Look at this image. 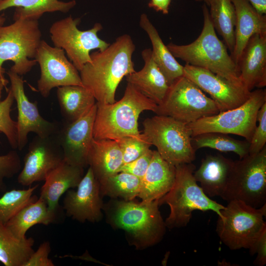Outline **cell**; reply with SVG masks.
<instances>
[{"label":"cell","instance_id":"30","mask_svg":"<svg viewBox=\"0 0 266 266\" xmlns=\"http://www.w3.org/2000/svg\"><path fill=\"white\" fill-rule=\"evenodd\" d=\"M32 238L19 239L0 225V262L5 266H24L34 251Z\"/></svg>","mask_w":266,"mask_h":266},{"label":"cell","instance_id":"21","mask_svg":"<svg viewBox=\"0 0 266 266\" xmlns=\"http://www.w3.org/2000/svg\"><path fill=\"white\" fill-rule=\"evenodd\" d=\"M141 55L144 61L143 67L126 76L127 81L159 105L163 101L169 85L154 61L151 49H143Z\"/></svg>","mask_w":266,"mask_h":266},{"label":"cell","instance_id":"26","mask_svg":"<svg viewBox=\"0 0 266 266\" xmlns=\"http://www.w3.org/2000/svg\"><path fill=\"white\" fill-rule=\"evenodd\" d=\"M140 27L148 35L152 48L153 58L165 76L169 85L184 74V66L180 64L163 42L159 33L145 13L139 19Z\"/></svg>","mask_w":266,"mask_h":266},{"label":"cell","instance_id":"35","mask_svg":"<svg viewBox=\"0 0 266 266\" xmlns=\"http://www.w3.org/2000/svg\"><path fill=\"white\" fill-rule=\"evenodd\" d=\"M15 101L10 88L5 98L0 101V132L7 138L11 147L17 149V122L10 115L12 106Z\"/></svg>","mask_w":266,"mask_h":266},{"label":"cell","instance_id":"3","mask_svg":"<svg viewBox=\"0 0 266 266\" xmlns=\"http://www.w3.org/2000/svg\"><path fill=\"white\" fill-rule=\"evenodd\" d=\"M93 127L96 139L116 140L127 136L140 137L138 120L144 111L155 112L157 104L129 83L122 99L112 103L96 102Z\"/></svg>","mask_w":266,"mask_h":266},{"label":"cell","instance_id":"33","mask_svg":"<svg viewBox=\"0 0 266 266\" xmlns=\"http://www.w3.org/2000/svg\"><path fill=\"white\" fill-rule=\"evenodd\" d=\"M141 179L124 172H118L100 184L101 195L132 200L138 197Z\"/></svg>","mask_w":266,"mask_h":266},{"label":"cell","instance_id":"34","mask_svg":"<svg viewBox=\"0 0 266 266\" xmlns=\"http://www.w3.org/2000/svg\"><path fill=\"white\" fill-rule=\"evenodd\" d=\"M38 185L27 189H12L0 198V225H5L20 210L38 198L33 193Z\"/></svg>","mask_w":266,"mask_h":266},{"label":"cell","instance_id":"31","mask_svg":"<svg viewBox=\"0 0 266 266\" xmlns=\"http://www.w3.org/2000/svg\"><path fill=\"white\" fill-rule=\"evenodd\" d=\"M209 15L216 31L231 53L235 44V10L232 0H211Z\"/></svg>","mask_w":266,"mask_h":266},{"label":"cell","instance_id":"44","mask_svg":"<svg viewBox=\"0 0 266 266\" xmlns=\"http://www.w3.org/2000/svg\"><path fill=\"white\" fill-rule=\"evenodd\" d=\"M5 70L4 68L0 67V101L1 100L2 91L3 89H5L8 92L7 86L9 83V81L4 76V73Z\"/></svg>","mask_w":266,"mask_h":266},{"label":"cell","instance_id":"2","mask_svg":"<svg viewBox=\"0 0 266 266\" xmlns=\"http://www.w3.org/2000/svg\"><path fill=\"white\" fill-rule=\"evenodd\" d=\"M203 25L198 38L186 45L170 43L166 46L176 58L191 66L209 70L239 85L241 83L237 66L224 42L217 36L211 22L208 6L202 7Z\"/></svg>","mask_w":266,"mask_h":266},{"label":"cell","instance_id":"5","mask_svg":"<svg viewBox=\"0 0 266 266\" xmlns=\"http://www.w3.org/2000/svg\"><path fill=\"white\" fill-rule=\"evenodd\" d=\"M159 200L136 202L116 200L108 211L110 223L124 230L136 247H148L161 240L166 226L159 209Z\"/></svg>","mask_w":266,"mask_h":266},{"label":"cell","instance_id":"16","mask_svg":"<svg viewBox=\"0 0 266 266\" xmlns=\"http://www.w3.org/2000/svg\"><path fill=\"white\" fill-rule=\"evenodd\" d=\"M64 161L62 147L55 135H36L29 145L17 181L23 186L44 181L48 173Z\"/></svg>","mask_w":266,"mask_h":266},{"label":"cell","instance_id":"6","mask_svg":"<svg viewBox=\"0 0 266 266\" xmlns=\"http://www.w3.org/2000/svg\"><path fill=\"white\" fill-rule=\"evenodd\" d=\"M221 214L217 221L216 232L221 242L231 250H249L266 229V203L255 208L240 200H232Z\"/></svg>","mask_w":266,"mask_h":266},{"label":"cell","instance_id":"27","mask_svg":"<svg viewBox=\"0 0 266 266\" xmlns=\"http://www.w3.org/2000/svg\"><path fill=\"white\" fill-rule=\"evenodd\" d=\"M57 212L50 209L45 201L39 197L23 207L5 225L16 237L24 239L32 227L53 223L56 220Z\"/></svg>","mask_w":266,"mask_h":266},{"label":"cell","instance_id":"7","mask_svg":"<svg viewBox=\"0 0 266 266\" xmlns=\"http://www.w3.org/2000/svg\"><path fill=\"white\" fill-rule=\"evenodd\" d=\"M143 127L144 138L169 164L176 166L195 160L192 133L187 125L169 116L156 115L144 120Z\"/></svg>","mask_w":266,"mask_h":266},{"label":"cell","instance_id":"11","mask_svg":"<svg viewBox=\"0 0 266 266\" xmlns=\"http://www.w3.org/2000/svg\"><path fill=\"white\" fill-rule=\"evenodd\" d=\"M238 200L255 208L266 202V146L260 152L234 161L227 187L221 197Z\"/></svg>","mask_w":266,"mask_h":266},{"label":"cell","instance_id":"14","mask_svg":"<svg viewBox=\"0 0 266 266\" xmlns=\"http://www.w3.org/2000/svg\"><path fill=\"white\" fill-rule=\"evenodd\" d=\"M97 103L78 119L60 123L53 134L62 148L64 160L84 168L88 166V155L93 137Z\"/></svg>","mask_w":266,"mask_h":266},{"label":"cell","instance_id":"37","mask_svg":"<svg viewBox=\"0 0 266 266\" xmlns=\"http://www.w3.org/2000/svg\"><path fill=\"white\" fill-rule=\"evenodd\" d=\"M21 169V160L16 150L10 151L5 155L0 156V192H5L6 189L4 179L12 177L17 174Z\"/></svg>","mask_w":266,"mask_h":266},{"label":"cell","instance_id":"38","mask_svg":"<svg viewBox=\"0 0 266 266\" xmlns=\"http://www.w3.org/2000/svg\"><path fill=\"white\" fill-rule=\"evenodd\" d=\"M256 126L250 141L249 154L259 153L266 147V102L259 109Z\"/></svg>","mask_w":266,"mask_h":266},{"label":"cell","instance_id":"1","mask_svg":"<svg viewBox=\"0 0 266 266\" xmlns=\"http://www.w3.org/2000/svg\"><path fill=\"white\" fill-rule=\"evenodd\" d=\"M135 46L128 34L116 38L103 50L90 54L91 62L79 71L83 86L93 94L97 102L112 103L123 78L134 72L132 57Z\"/></svg>","mask_w":266,"mask_h":266},{"label":"cell","instance_id":"42","mask_svg":"<svg viewBox=\"0 0 266 266\" xmlns=\"http://www.w3.org/2000/svg\"><path fill=\"white\" fill-rule=\"evenodd\" d=\"M171 0H150L148 6L157 12H161L164 14H167Z\"/></svg>","mask_w":266,"mask_h":266},{"label":"cell","instance_id":"13","mask_svg":"<svg viewBox=\"0 0 266 266\" xmlns=\"http://www.w3.org/2000/svg\"><path fill=\"white\" fill-rule=\"evenodd\" d=\"M40 75L37 80L38 92L44 98L54 88L68 85L83 86L79 71L68 60L64 50L52 46L42 40L34 57Z\"/></svg>","mask_w":266,"mask_h":266},{"label":"cell","instance_id":"19","mask_svg":"<svg viewBox=\"0 0 266 266\" xmlns=\"http://www.w3.org/2000/svg\"><path fill=\"white\" fill-rule=\"evenodd\" d=\"M236 66L239 79L249 91L266 86V34L249 38Z\"/></svg>","mask_w":266,"mask_h":266},{"label":"cell","instance_id":"22","mask_svg":"<svg viewBox=\"0 0 266 266\" xmlns=\"http://www.w3.org/2000/svg\"><path fill=\"white\" fill-rule=\"evenodd\" d=\"M235 10V44L231 56L237 64L249 38L266 34V16L260 13L248 0H232Z\"/></svg>","mask_w":266,"mask_h":266},{"label":"cell","instance_id":"32","mask_svg":"<svg viewBox=\"0 0 266 266\" xmlns=\"http://www.w3.org/2000/svg\"><path fill=\"white\" fill-rule=\"evenodd\" d=\"M192 145L197 150L208 147L221 152H232L242 159L249 154L250 142L233 138L228 134L211 132L192 137Z\"/></svg>","mask_w":266,"mask_h":266},{"label":"cell","instance_id":"24","mask_svg":"<svg viewBox=\"0 0 266 266\" xmlns=\"http://www.w3.org/2000/svg\"><path fill=\"white\" fill-rule=\"evenodd\" d=\"M83 174L84 168L64 160L47 175L39 197L45 201L50 209L57 210L60 197L68 190L77 187Z\"/></svg>","mask_w":266,"mask_h":266},{"label":"cell","instance_id":"15","mask_svg":"<svg viewBox=\"0 0 266 266\" xmlns=\"http://www.w3.org/2000/svg\"><path fill=\"white\" fill-rule=\"evenodd\" d=\"M7 74L18 110L17 149L22 150L28 142L29 133L41 137L51 135L57 131L60 122H50L40 115L37 101L31 102L25 94L22 76L10 70Z\"/></svg>","mask_w":266,"mask_h":266},{"label":"cell","instance_id":"41","mask_svg":"<svg viewBox=\"0 0 266 266\" xmlns=\"http://www.w3.org/2000/svg\"><path fill=\"white\" fill-rule=\"evenodd\" d=\"M251 255L257 254L254 264L257 266H264L266 264V229L261 233L256 243L249 250Z\"/></svg>","mask_w":266,"mask_h":266},{"label":"cell","instance_id":"40","mask_svg":"<svg viewBox=\"0 0 266 266\" xmlns=\"http://www.w3.org/2000/svg\"><path fill=\"white\" fill-rule=\"evenodd\" d=\"M50 251L49 242H43L37 250L33 252L24 266H54L53 262L48 258Z\"/></svg>","mask_w":266,"mask_h":266},{"label":"cell","instance_id":"39","mask_svg":"<svg viewBox=\"0 0 266 266\" xmlns=\"http://www.w3.org/2000/svg\"><path fill=\"white\" fill-rule=\"evenodd\" d=\"M153 153V151L150 149L137 159L122 165L120 167L118 172H124L130 173L141 179L145 175L150 163Z\"/></svg>","mask_w":266,"mask_h":266},{"label":"cell","instance_id":"9","mask_svg":"<svg viewBox=\"0 0 266 266\" xmlns=\"http://www.w3.org/2000/svg\"><path fill=\"white\" fill-rule=\"evenodd\" d=\"M266 102V89L258 88L252 91L248 100L240 106L187 125L191 131L192 137L216 132L241 136L250 142L257 126L258 112Z\"/></svg>","mask_w":266,"mask_h":266},{"label":"cell","instance_id":"47","mask_svg":"<svg viewBox=\"0 0 266 266\" xmlns=\"http://www.w3.org/2000/svg\"></svg>","mask_w":266,"mask_h":266},{"label":"cell","instance_id":"36","mask_svg":"<svg viewBox=\"0 0 266 266\" xmlns=\"http://www.w3.org/2000/svg\"><path fill=\"white\" fill-rule=\"evenodd\" d=\"M122 154L123 165L131 162L148 152L151 144L144 137L127 136L115 140Z\"/></svg>","mask_w":266,"mask_h":266},{"label":"cell","instance_id":"23","mask_svg":"<svg viewBox=\"0 0 266 266\" xmlns=\"http://www.w3.org/2000/svg\"><path fill=\"white\" fill-rule=\"evenodd\" d=\"M175 174V166L163 159L157 151H153L150 163L141 179L138 197L144 201L160 200L172 187Z\"/></svg>","mask_w":266,"mask_h":266},{"label":"cell","instance_id":"29","mask_svg":"<svg viewBox=\"0 0 266 266\" xmlns=\"http://www.w3.org/2000/svg\"><path fill=\"white\" fill-rule=\"evenodd\" d=\"M76 4L75 0L63 1L59 0H2L0 1V12L14 7L13 20H38L47 12L66 13Z\"/></svg>","mask_w":266,"mask_h":266},{"label":"cell","instance_id":"10","mask_svg":"<svg viewBox=\"0 0 266 266\" xmlns=\"http://www.w3.org/2000/svg\"><path fill=\"white\" fill-rule=\"evenodd\" d=\"M217 104L184 75L169 85L155 113L167 116L186 125L220 112Z\"/></svg>","mask_w":266,"mask_h":266},{"label":"cell","instance_id":"17","mask_svg":"<svg viewBox=\"0 0 266 266\" xmlns=\"http://www.w3.org/2000/svg\"><path fill=\"white\" fill-rule=\"evenodd\" d=\"M183 75L210 96L220 111L234 108L245 102L251 94L244 86L209 70L185 64Z\"/></svg>","mask_w":266,"mask_h":266},{"label":"cell","instance_id":"4","mask_svg":"<svg viewBox=\"0 0 266 266\" xmlns=\"http://www.w3.org/2000/svg\"><path fill=\"white\" fill-rule=\"evenodd\" d=\"M196 167L191 163L175 166L174 184L170 190L159 200V204L166 203L170 213L165 221L169 229L186 226L195 210L212 211L222 217L225 206L212 200L203 192L194 176Z\"/></svg>","mask_w":266,"mask_h":266},{"label":"cell","instance_id":"28","mask_svg":"<svg viewBox=\"0 0 266 266\" xmlns=\"http://www.w3.org/2000/svg\"><path fill=\"white\" fill-rule=\"evenodd\" d=\"M57 97L64 121L66 122L78 119L96 103L91 91L84 86L58 87Z\"/></svg>","mask_w":266,"mask_h":266},{"label":"cell","instance_id":"43","mask_svg":"<svg viewBox=\"0 0 266 266\" xmlns=\"http://www.w3.org/2000/svg\"><path fill=\"white\" fill-rule=\"evenodd\" d=\"M252 6L261 14H266V0H248Z\"/></svg>","mask_w":266,"mask_h":266},{"label":"cell","instance_id":"18","mask_svg":"<svg viewBox=\"0 0 266 266\" xmlns=\"http://www.w3.org/2000/svg\"><path fill=\"white\" fill-rule=\"evenodd\" d=\"M100 184L89 166L77 190L69 189L63 201L66 215L80 222L99 221L103 207Z\"/></svg>","mask_w":266,"mask_h":266},{"label":"cell","instance_id":"20","mask_svg":"<svg viewBox=\"0 0 266 266\" xmlns=\"http://www.w3.org/2000/svg\"><path fill=\"white\" fill-rule=\"evenodd\" d=\"M234 161L221 154L208 155L201 160L194 176L209 197H221L231 175Z\"/></svg>","mask_w":266,"mask_h":266},{"label":"cell","instance_id":"8","mask_svg":"<svg viewBox=\"0 0 266 266\" xmlns=\"http://www.w3.org/2000/svg\"><path fill=\"white\" fill-rule=\"evenodd\" d=\"M38 20L17 19L9 25L0 26V67L10 61L9 69L22 76L37 64L35 57L42 40Z\"/></svg>","mask_w":266,"mask_h":266},{"label":"cell","instance_id":"45","mask_svg":"<svg viewBox=\"0 0 266 266\" xmlns=\"http://www.w3.org/2000/svg\"><path fill=\"white\" fill-rule=\"evenodd\" d=\"M5 20L6 18L4 16V15L3 14H0V26L3 25Z\"/></svg>","mask_w":266,"mask_h":266},{"label":"cell","instance_id":"46","mask_svg":"<svg viewBox=\"0 0 266 266\" xmlns=\"http://www.w3.org/2000/svg\"><path fill=\"white\" fill-rule=\"evenodd\" d=\"M198 2H203L208 7L209 5L211 0H195Z\"/></svg>","mask_w":266,"mask_h":266},{"label":"cell","instance_id":"12","mask_svg":"<svg viewBox=\"0 0 266 266\" xmlns=\"http://www.w3.org/2000/svg\"><path fill=\"white\" fill-rule=\"evenodd\" d=\"M80 22V18L74 19L69 16L55 22L49 29L54 46L64 50L79 71L85 64L91 62L92 50H103L109 45L98 35L102 29L101 24L96 23L91 29L81 31L78 28Z\"/></svg>","mask_w":266,"mask_h":266},{"label":"cell","instance_id":"25","mask_svg":"<svg viewBox=\"0 0 266 266\" xmlns=\"http://www.w3.org/2000/svg\"><path fill=\"white\" fill-rule=\"evenodd\" d=\"M122 165V154L116 140L93 139L88 153V165L99 183L118 173Z\"/></svg>","mask_w":266,"mask_h":266}]
</instances>
